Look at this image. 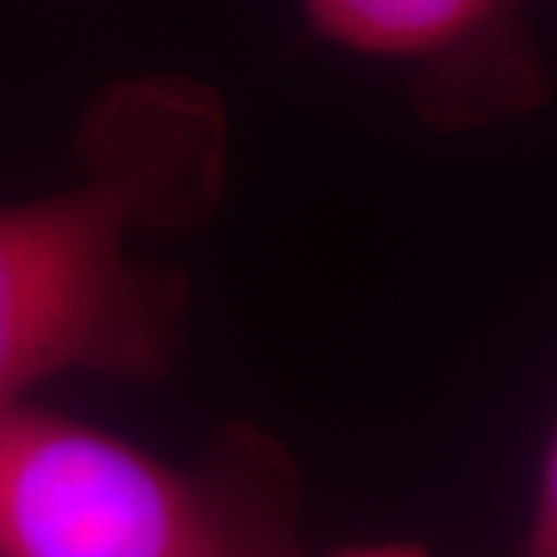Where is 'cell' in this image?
Masks as SVG:
<instances>
[{"instance_id":"obj_1","label":"cell","mask_w":557,"mask_h":557,"mask_svg":"<svg viewBox=\"0 0 557 557\" xmlns=\"http://www.w3.org/2000/svg\"><path fill=\"white\" fill-rule=\"evenodd\" d=\"M73 156L65 188L0 207V409L65 373L149 384L174 366L188 283L131 243L214 214L225 102L188 76L120 81L84 113Z\"/></svg>"},{"instance_id":"obj_2","label":"cell","mask_w":557,"mask_h":557,"mask_svg":"<svg viewBox=\"0 0 557 557\" xmlns=\"http://www.w3.org/2000/svg\"><path fill=\"white\" fill-rule=\"evenodd\" d=\"M294 456L228 423L171 463L37 406L0 409V557H311Z\"/></svg>"},{"instance_id":"obj_3","label":"cell","mask_w":557,"mask_h":557,"mask_svg":"<svg viewBox=\"0 0 557 557\" xmlns=\"http://www.w3.org/2000/svg\"><path fill=\"white\" fill-rule=\"evenodd\" d=\"M543 0H300L319 40L406 73L434 131L521 120L554 95L532 11Z\"/></svg>"},{"instance_id":"obj_4","label":"cell","mask_w":557,"mask_h":557,"mask_svg":"<svg viewBox=\"0 0 557 557\" xmlns=\"http://www.w3.org/2000/svg\"><path fill=\"white\" fill-rule=\"evenodd\" d=\"M515 557H557V428L550 434L547 456H543L536 504H532L525 540H521Z\"/></svg>"},{"instance_id":"obj_5","label":"cell","mask_w":557,"mask_h":557,"mask_svg":"<svg viewBox=\"0 0 557 557\" xmlns=\"http://www.w3.org/2000/svg\"><path fill=\"white\" fill-rule=\"evenodd\" d=\"M326 557H428L420 543H403V540H381V543H351Z\"/></svg>"}]
</instances>
